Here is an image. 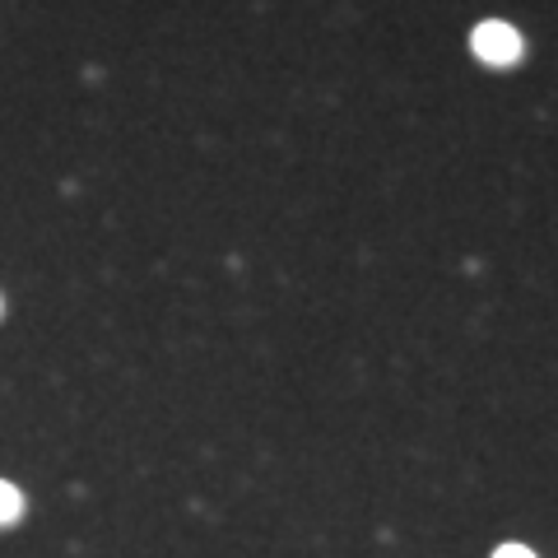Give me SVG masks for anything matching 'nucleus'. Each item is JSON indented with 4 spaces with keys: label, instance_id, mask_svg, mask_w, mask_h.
<instances>
[{
    "label": "nucleus",
    "instance_id": "3",
    "mask_svg": "<svg viewBox=\"0 0 558 558\" xmlns=\"http://www.w3.org/2000/svg\"><path fill=\"white\" fill-rule=\"evenodd\" d=\"M494 558H535V554H531L526 545H502V549H498Z\"/></svg>",
    "mask_w": 558,
    "mask_h": 558
},
{
    "label": "nucleus",
    "instance_id": "1",
    "mask_svg": "<svg viewBox=\"0 0 558 558\" xmlns=\"http://www.w3.org/2000/svg\"><path fill=\"white\" fill-rule=\"evenodd\" d=\"M470 47H475V57L488 61V65H512L521 57V33L508 28V24H498V20H488V24L475 28Z\"/></svg>",
    "mask_w": 558,
    "mask_h": 558
},
{
    "label": "nucleus",
    "instance_id": "2",
    "mask_svg": "<svg viewBox=\"0 0 558 558\" xmlns=\"http://www.w3.org/2000/svg\"><path fill=\"white\" fill-rule=\"evenodd\" d=\"M20 512H24V498H20V488L0 480V526H10V521L20 517Z\"/></svg>",
    "mask_w": 558,
    "mask_h": 558
}]
</instances>
